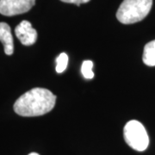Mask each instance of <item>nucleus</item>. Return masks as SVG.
<instances>
[{"label": "nucleus", "mask_w": 155, "mask_h": 155, "mask_svg": "<svg viewBox=\"0 0 155 155\" xmlns=\"http://www.w3.org/2000/svg\"><path fill=\"white\" fill-rule=\"evenodd\" d=\"M56 96L45 88H33L22 94L14 104V110L21 116H39L54 109Z\"/></svg>", "instance_id": "f257e3e1"}, {"label": "nucleus", "mask_w": 155, "mask_h": 155, "mask_svg": "<svg viewBox=\"0 0 155 155\" xmlns=\"http://www.w3.org/2000/svg\"><path fill=\"white\" fill-rule=\"evenodd\" d=\"M153 5V0H123L116 17L123 24H132L143 20L148 15Z\"/></svg>", "instance_id": "f03ea898"}, {"label": "nucleus", "mask_w": 155, "mask_h": 155, "mask_svg": "<svg viewBox=\"0 0 155 155\" xmlns=\"http://www.w3.org/2000/svg\"><path fill=\"white\" fill-rule=\"evenodd\" d=\"M123 134L127 144L136 151L143 152L149 145V137L146 128L136 120L127 122L123 129Z\"/></svg>", "instance_id": "7ed1b4c3"}, {"label": "nucleus", "mask_w": 155, "mask_h": 155, "mask_svg": "<svg viewBox=\"0 0 155 155\" xmlns=\"http://www.w3.org/2000/svg\"><path fill=\"white\" fill-rule=\"evenodd\" d=\"M35 0H0V14L12 17L28 12L35 5Z\"/></svg>", "instance_id": "20e7f679"}, {"label": "nucleus", "mask_w": 155, "mask_h": 155, "mask_svg": "<svg viewBox=\"0 0 155 155\" xmlns=\"http://www.w3.org/2000/svg\"><path fill=\"white\" fill-rule=\"evenodd\" d=\"M15 34L21 43L24 46H31L37 40V32L28 21H22L15 28Z\"/></svg>", "instance_id": "39448f33"}, {"label": "nucleus", "mask_w": 155, "mask_h": 155, "mask_svg": "<svg viewBox=\"0 0 155 155\" xmlns=\"http://www.w3.org/2000/svg\"><path fill=\"white\" fill-rule=\"evenodd\" d=\"M0 41L4 44L5 54L11 55L14 53V42L11 27L6 22H0Z\"/></svg>", "instance_id": "423d86ee"}, {"label": "nucleus", "mask_w": 155, "mask_h": 155, "mask_svg": "<svg viewBox=\"0 0 155 155\" xmlns=\"http://www.w3.org/2000/svg\"><path fill=\"white\" fill-rule=\"evenodd\" d=\"M142 60L145 65L148 67H155V40L146 44Z\"/></svg>", "instance_id": "0eeeda50"}, {"label": "nucleus", "mask_w": 155, "mask_h": 155, "mask_svg": "<svg viewBox=\"0 0 155 155\" xmlns=\"http://www.w3.org/2000/svg\"><path fill=\"white\" fill-rule=\"evenodd\" d=\"M68 64V56L65 53H61L56 59V72L58 73L63 72L67 67Z\"/></svg>", "instance_id": "6e6552de"}, {"label": "nucleus", "mask_w": 155, "mask_h": 155, "mask_svg": "<svg viewBox=\"0 0 155 155\" xmlns=\"http://www.w3.org/2000/svg\"><path fill=\"white\" fill-rule=\"evenodd\" d=\"M93 68V62L91 61H84L81 67V72L84 78L86 79H91L94 78V72L92 71Z\"/></svg>", "instance_id": "1a4fd4ad"}, {"label": "nucleus", "mask_w": 155, "mask_h": 155, "mask_svg": "<svg viewBox=\"0 0 155 155\" xmlns=\"http://www.w3.org/2000/svg\"><path fill=\"white\" fill-rule=\"evenodd\" d=\"M64 3H68V4H74L77 5H80L81 4H85L88 3L90 0H61Z\"/></svg>", "instance_id": "9d476101"}, {"label": "nucleus", "mask_w": 155, "mask_h": 155, "mask_svg": "<svg viewBox=\"0 0 155 155\" xmlns=\"http://www.w3.org/2000/svg\"><path fill=\"white\" fill-rule=\"evenodd\" d=\"M28 155H40L38 153H29Z\"/></svg>", "instance_id": "9b49d317"}]
</instances>
